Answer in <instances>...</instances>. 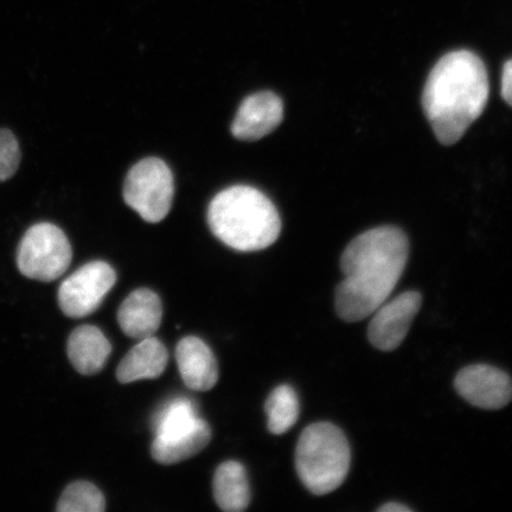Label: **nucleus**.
<instances>
[{
  "label": "nucleus",
  "mask_w": 512,
  "mask_h": 512,
  "mask_svg": "<svg viewBox=\"0 0 512 512\" xmlns=\"http://www.w3.org/2000/svg\"><path fill=\"white\" fill-rule=\"evenodd\" d=\"M408 240L396 227L368 230L352 240L341 259L344 280L336 288V311L354 323L373 315L394 291L408 260Z\"/></svg>",
  "instance_id": "f257e3e1"
},
{
  "label": "nucleus",
  "mask_w": 512,
  "mask_h": 512,
  "mask_svg": "<svg viewBox=\"0 0 512 512\" xmlns=\"http://www.w3.org/2000/svg\"><path fill=\"white\" fill-rule=\"evenodd\" d=\"M489 93L488 72L476 54L457 50L441 57L422 94L426 118L441 144L462 139L485 110Z\"/></svg>",
  "instance_id": "f03ea898"
},
{
  "label": "nucleus",
  "mask_w": 512,
  "mask_h": 512,
  "mask_svg": "<svg viewBox=\"0 0 512 512\" xmlns=\"http://www.w3.org/2000/svg\"><path fill=\"white\" fill-rule=\"evenodd\" d=\"M208 223L217 239L240 252L262 251L281 232L280 216L270 198L247 185L217 194L208 209Z\"/></svg>",
  "instance_id": "7ed1b4c3"
},
{
  "label": "nucleus",
  "mask_w": 512,
  "mask_h": 512,
  "mask_svg": "<svg viewBox=\"0 0 512 512\" xmlns=\"http://www.w3.org/2000/svg\"><path fill=\"white\" fill-rule=\"evenodd\" d=\"M351 452L347 437L330 422L305 428L296 450L300 480L313 495L323 496L344 483L350 470Z\"/></svg>",
  "instance_id": "20e7f679"
},
{
  "label": "nucleus",
  "mask_w": 512,
  "mask_h": 512,
  "mask_svg": "<svg viewBox=\"0 0 512 512\" xmlns=\"http://www.w3.org/2000/svg\"><path fill=\"white\" fill-rule=\"evenodd\" d=\"M72 245L53 223H37L27 230L17 251V266L24 277L50 283L72 264Z\"/></svg>",
  "instance_id": "39448f33"
},
{
  "label": "nucleus",
  "mask_w": 512,
  "mask_h": 512,
  "mask_svg": "<svg viewBox=\"0 0 512 512\" xmlns=\"http://www.w3.org/2000/svg\"><path fill=\"white\" fill-rule=\"evenodd\" d=\"M174 192L169 166L162 159L146 158L128 172L124 200L144 221L158 223L170 213Z\"/></svg>",
  "instance_id": "423d86ee"
},
{
  "label": "nucleus",
  "mask_w": 512,
  "mask_h": 512,
  "mask_svg": "<svg viewBox=\"0 0 512 512\" xmlns=\"http://www.w3.org/2000/svg\"><path fill=\"white\" fill-rule=\"evenodd\" d=\"M117 283V273L105 261H93L63 281L59 304L64 315L83 318L92 315Z\"/></svg>",
  "instance_id": "0eeeda50"
},
{
  "label": "nucleus",
  "mask_w": 512,
  "mask_h": 512,
  "mask_svg": "<svg viewBox=\"0 0 512 512\" xmlns=\"http://www.w3.org/2000/svg\"><path fill=\"white\" fill-rule=\"evenodd\" d=\"M421 304V294L408 291L377 307L368 326L369 342L382 351L398 349L405 341Z\"/></svg>",
  "instance_id": "6e6552de"
},
{
  "label": "nucleus",
  "mask_w": 512,
  "mask_h": 512,
  "mask_svg": "<svg viewBox=\"0 0 512 512\" xmlns=\"http://www.w3.org/2000/svg\"><path fill=\"white\" fill-rule=\"evenodd\" d=\"M454 387L471 405L501 409L512 401V380L505 371L488 364H475L460 370Z\"/></svg>",
  "instance_id": "1a4fd4ad"
},
{
  "label": "nucleus",
  "mask_w": 512,
  "mask_h": 512,
  "mask_svg": "<svg viewBox=\"0 0 512 512\" xmlns=\"http://www.w3.org/2000/svg\"><path fill=\"white\" fill-rule=\"evenodd\" d=\"M284 119V104L277 94L260 92L243 100L233 121L236 139L254 142L268 136Z\"/></svg>",
  "instance_id": "9d476101"
},
{
  "label": "nucleus",
  "mask_w": 512,
  "mask_h": 512,
  "mask_svg": "<svg viewBox=\"0 0 512 512\" xmlns=\"http://www.w3.org/2000/svg\"><path fill=\"white\" fill-rule=\"evenodd\" d=\"M176 361L185 386L196 392H207L219 380L216 357L201 338L181 339L176 348Z\"/></svg>",
  "instance_id": "9b49d317"
},
{
  "label": "nucleus",
  "mask_w": 512,
  "mask_h": 512,
  "mask_svg": "<svg viewBox=\"0 0 512 512\" xmlns=\"http://www.w3.org/2000/svg\"><path fill=\"white\" fill-rule=\"evenodd\" d=\"M163 319V306L157 294L149 288H139L130 294L118 311L121 330L128 337L144 339L156 334Z\"/></svg>",
  "instance_id": "f8f14e48"
},
{
  "label": "nucleus",
  "mask_w": 512,
  "mask_h": 512,
  "mask_svg": "<svg viewBox=\"0 0 512 512\" xmlns=\"http://www.w3.org/2000/svg\"><path fill=\"white\" fill-rule=\"evenodd\" d=\"M68 357L82 375H95L106 366L112 345L99 328L82 325L68 339Z\"/></svg>",
  "instance_id": "ddd939ff"
},
{
  "label": "nucleus",
  "mask_w": 512,
  "mask_h": 512,
  "mask_svg": "<svg viewBox=\"0 0 512 512\" xmlns=\"http://www.w3.org/2000/svg\"><path fill=\"white\" fill-rule=\"evenodd\" d=\"M169 362V352L155 336L140 339L120 362L117 377L121 383L157 379Z\"/></svg>",
  "instance_id": "4468645a"
},
{
  "label": "nucleus",
  "mask_w": 512,
  "mask_h": 512,
  "mask_svg": "<svg viewBox=\"0 0 512 512\" xmlns=\"http://www.w3.org/2000/svg\"><path fill=\"white\" fill-rule=\"evenodd\" d=\"M213 489L215 501L223 511L241 512L251 503V488L245 467L233 460L217 467Z\"/></svg>",
  "instance_id": "2eb2a0df"
},
{
  "label": "nucleus",
  "mask_w": 512,
  "mask_h": 512,
  "mask_svg": "<svg viewBox=\"0 0 512 512\" xmlns=\"http://www.w3.org/2000/svg\"><path fill=\"white\" fill-rule=\"evenodd\" d=\"M211 439L210 427L202 420L194 430L172 438H155L151 453L156 462L171 465L184 462L200 453Z\"/></svg>",
  "instance_id": "dca6fc26"
},
{
  "label": "nucleus",
  "mask_w": 512,
  "mask_h": 512,
  "mask_svg": "<svg viewBox=\"0 0 512 512\" xmlns=\"http://www.w3.org/2000/svg\"><path fill=\"white\" fill-rule=\"evenodd\" d=\"M202 420L194 402L176 398L166 402L153 416L152 430L156 438H172L194 430Z\"/></svg>",
  "instance_id": "f3484780"
},
{
  "label": "nucleus",
  "mask_w": 512,
  "mask_h": 512,
  "mask_svg": "<svg viewBox=\"0 0 512 512\" xmlns=\"http://www.w3.org/2000/svg\"><path fill=\"white\" fill-rule=\"evenodd\" d=\"M268 430L275 435L284 434L297 424L300 405L296 390L287 384L273 390L266 401Z\"/></svg>",
  "instance_id": "a211bd4d"
},
{
  "label": "nucleus",
  "mask_w": 512,
  "mask_h": 512,
  "mask_svg": "<svg viewBox=\"0 0 512 512\" xmlns=\"http://www.w3.org/2000/svg\"><path fill=\"white\" fill-rule=\"evenodd\" d=\"M105 509L104 495L88 482H75L67 486L56 508L59 512H102Z\"/></svg>",
  "instance_id": "6ab92c4d"
},
{
  "label": "nucleus",
  "mask_w": 512,
  "mask_h": 512,
  "mask_svg": "<svg viewBox=\"0 0 512 512\" xmlns=\"http://www.w3.org/2000/svg\"><path fill=\"white\" fill-rule=\"evenodd\" d=\"M21 147L15 134L6 128L0 130V183L16 175L21 164Z\"/></svg>",
  "instance_id": "aec40b11"
},
{
  "label": "nucleus",
  "mask_w": 512,
  "mask_h": 512,
  "mask_svg": "<svg viewBox=\"0 0 512 512\" xmlns=\"http://www.w3.org/2000/svg\"><path fill=\"white\" fill-rule=\"evenodd\" d=\"M502 96L512 106V59L505 63L503 67Z\"/></svg>",
  "instance_id": "412c9836"
},
{
  "label": "nucleus",
  "mask_w": 512,
  "mask_h": 512,
  "mask_svg": "<svg viewBox=\"0 0 512 512\" xmlns=\"http://www.w3.org/2000/svg\"><path fill=\"white\" fill-rule=\"evenodd\" d=\"M379 512H411L412 509L406 507V505L390 502L382 505L379 509H377Z\"/></svg>",
  "instance_id": "4be33fe9"
}]
</instances>
